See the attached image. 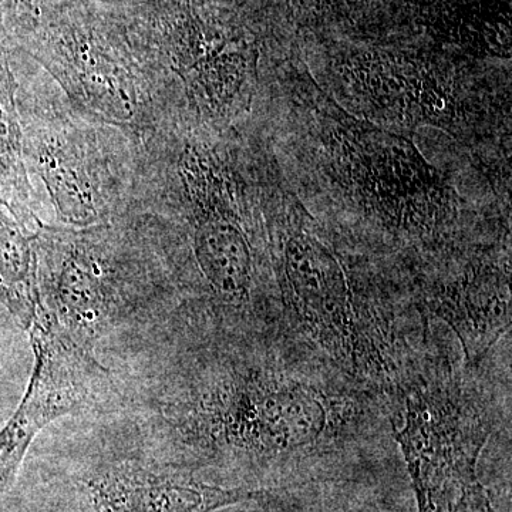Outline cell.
Returning <instances> with one entry per match:
<instances>
[{
	"mask_svg": "<svg viewBox=\"0 0 512 512\" xmlns=\"http://www.w3.org/2000/svg\"><path fill=\"white\" fill-rule=\"evenodd\" d=\"M191 200V248L205 292L202 325L272 329L279 326L261 255L224 178L197 153L184 157Z\"/></svg>",
	"mask_w": 512,
	"mask_h": 512,
	"instance_id": "5",
	"label": "cell"
},
{
	"mask_svg": "<svg viewBox=\"0 0 512 512\" xmlns=\"http://www.w3.org/2000/svg\"><path fill=\"white\" fill-rule=\"evenodd\" d=\"M0 295L26 330L40 312L36 254L18 222L0 212Z\"/></svg>",
	"mask_w": 512,
	"mask_h": 512,
	"instance_id": "12",
	"label": "cell"
},
{
	"mask_svg": "<svg viewBox=\"0 0 512 512\" xmlns=\"http://www.w3.org/2000/svg\"><path fill=\"white\" fill-rule=\"evenodd\" d=\"M28 332L35 365L22 402L0 430V495L15 481L37 434L60 417L93 407L109 384L93 352L45 319H36Z\"/></svg>",
	"mask_w": 512,
	"mask_h": 512,
	"instance_id": "7",
	"label": "cell"
},
{
	"mask_svg": "<svg viewBox=\"0 0 512 512\" xmlns=\"http://www.w3.org/2000/svg\"><path fill=\"white\" fill-rule=\"evenodd\" d=\"M447 512H495V510L483 484L477 480L468 485L457 503Z\"/></svg>",
	"mask_w": 512,
	"mask_h": 512,
	"instance_id": "17",
	"label": "cell"
},
{
	"mask_svg": "<svg viewBox=\"0 0 512 512\" xmlns=\"http://www.w3.org/2000/svg\"><path fill=\"white\" fill-rule=\"evenodd\" d=\"M264 491L214 483L177 463L127 458L96 468L83 481L79 512H214Z\"/></svg>",
	"mask_w": 512,
	"mask_h": 512,
	"instance_id": "9",
	"label": "cell"
},
{
	"mask_svg": "<svg viewBox=\"0 0 512 512\" xmlns=\"http://www.w3.org/2000/svg\"><path fill=\"white\" fill-rule=\"evenodd\" d=\"M40 165L59 217L79 227L99 220L96 195L82 164L62 148L50 147L43 151Z\"/></svg>",
	"mask_w": 512,
	"mask_h": 512,
	"instance_id": "14",
	"label": "cell"
},
{
	"mask_svg": "<svg viewBox=\"0 0 512 512\" xmlns=\"http://www.w3.org/2000/svg\"><path fill=\"white\" fill-rule=\"evenodd\" d=\"M289 8L301 10L306 15L315 18H328V16L345 13L357 0H282Z\"/></svg>",
	"mask_w": 512,
	"mask_h": 512,
	"instance_id": "16",
	"label": "cell"
},
{
	"mask_svg": "<svg viewBox=\"0 0 512 512\" xmlns=\"http://www.w3.org/2000/svg\"><path fill=\"white\" fill-rule=\"evenodd\" d=\"M0 202L18 221L30 218L29 183L22 154V134L16 111L15 82L0 60Z\"/></svg>",
	"mask_w": 512,
	"mask_h": 512,
	"instance_id": "13",
	"label": "cell"
},
{
	"mask_svg": "<svg viewBox=\"0 0 512 512\" xmlns=\"http://www.w3.org/2000/svg\"><path fill=\"white\" fill-rule=\"evenodd\" d=\"M296 488L266 490L252 500L214 512H320L318 507L303 501L301 495L296 494Z\"/></svg>",
	"mask_w": 512,
	"mask_h": 512,
	"instance_id": "15",
	"label": "cell"
},
{
	"mask_svg": "<svg viewBox=\"0 0 512 512\" xmlns=\"http://www.w3.org/2000/svg\"><path fill=\"white\" fill-rule=\"evenodd\" d=\"M339 76L373 116L404 126L450 130L463 106L453 84L420 60L389 52H363L343 60Z\"/></svg>",
	"mask_w": 512,
	"mask_h": 512,
	"instance_id": "10",
	"label": "cell"
},
{
	"mask_svg": "<svg viewBox=\"0 0 512 512\" xmlns=\"http://www.w3.org/2000/svg\"><path fill=\"white\" fill-rule=\"evenodd\" d=\"M431 37L474 56L510 57V3L505 0H414Z\"/></svg>",
	"mask_w": 512,
	"mask_h": 512,
	"instance_id": "11",
	"label": "cell"
},
{
	"mask_svg": "<svg viewBox=\"0 0 512 512\" xmlns=\"http://www.w3.org/2000/svg\"><path fill=\"white\" fill-rule=\"evenodd\" d=\"M417 512H447L478 480L477 466L501 419L484 367L470 369L434 323L423 352L387 394Z\"/></svg>",
	"mask_w": 512,
	"mask_h": 512,
	"instance_id": "3",
	"label": "cell"
},
{
	"mask_svg": "<svg viewBox=\"0 0 512 512\" xmlns=\"http://www.w3.org/2000/svg\"><path fill=\"white\" fill-rule=\"evenodd\" d=\"M508 256H453L412 279L406 289L426 325L439 323L460 343L464 365L484 367L512 323Z\"/></svg>",
	"mask_w": 512,
	"mask_h": 512,
	"instance_id": "6",
	"label": "cell"
},
{
	"mask_svg": "<svg viewBox=\"0 0 512 512\" xmlns=\"http://www.w3.org/2000/svg\"><path fill=\"white\" fill-rule=\"evenodd\" d=\"M46 274L37 285L40 318L80 348L94 343L116 325L123 298L106 247L93 237L67 235L46 245Z\"/></svg>",
	"mask_w": 512,
	"mask_h": 512,
	"instance_id": "8",
	"label": "cell"
},
{
	"mask_svg": "<svg viewBox=\"0 0 512 512\" xmlns=\"http://www.w3.org/2000/svg\"><path fill=\"white\" fill-rule=\"evenodd\" d=\"M158 430L177 464L248 490L349 476L393 444L386 393L281 328H205Z\"/></svg>",
	"mask_w": 512,
	"mask_h": 512,
	"instance_id": "1",
	"label": "cell"
},
{
	"mask_svg": "<svg viewBox=\"0 0 512 512\" xmlns=\"http://www.w3.org/2000/svg\"><path fill=\"white\" fill-rule=\"evenodd\" d=\"M279 326L342 372L389 394L430 338L404 289L380 285L299 212L272 231Z\"/></svg>",
	"mask_w": 512,
	"mask_h": 512,
	"instance_id": "2",
	"label": "cell"
},
{
	"mask_svg": "<svg viewBox=\"0 0 512 512\" xmlns=\"http://www.w3.org/2000/svg\"><path fill=\"white\" fill-rule=\"evenodd\" d=\"M326 113L330 170L370 227L394 244L427 247L456 232V198L409 138L339 107Z\"/></svg>",
	"mask_w": 512,
	"mask_h": 512,
	"instance_id": "4",
	"label": "cell"
}]
</instances>
